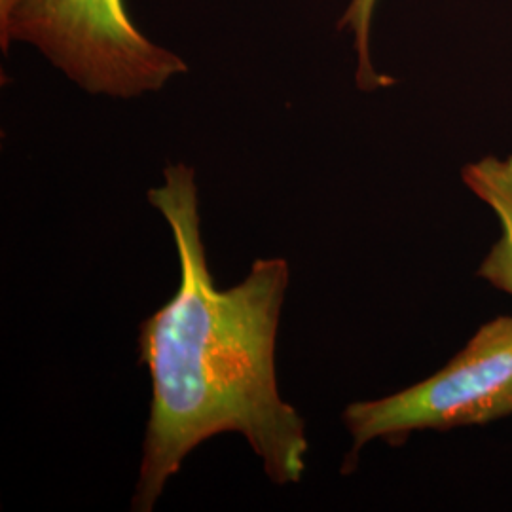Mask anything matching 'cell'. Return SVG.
Masks as SVG:
<instances>
[{
    "label": "cell",
    "instance_id": "cell-5",
    "mask_svg": "<svg viewBox=\"0 0 512 512\" xmlns=\"http://www.w3.org/2000/svg\"><path fill=\"white\" fill-rule=\"evenodd\" d=\"M376 4L378 0H349L348 8L338 19V29L348 31L353 37V50L357 55L355 82L363 92H376L393 84V80L380 73L372 61L370 37Z\"/></svg>",
    "mask_w": 512,
    "mask_h": 512
},
{
    "label": "cell",
    "instance_id": "cell-4",
    "mask_svg": "<svg viewBox=\"0 0 512 512\" xmlns=\"http://www.w3.org/2000/svg\"><path fill=\"white\" fill-rule=\"evenodd\" d=\"M463 184L492 209L501 234L484 256L478 277L512 296V154L484 156L461 169Z\"/></svg>",
    "mask_w": 512,
    "mask_h": 512
},
{
    "label": "cell",
    "instance_id": "cell-2",
    "mask_svg": "<svg viewBox=\"0 0 512 512\" xmlns=\"http://www.w3.org/2000/svg\"><path fill=\"white\" fill-rule=\"evenodd\" d=\"M33 46L92 95L133 99L188 73L181 55L145 37L122 0H14L0 16V46Z\"/></svg>",
    "mask_w": 512,
    "mask_h": 512
},
{
    "label": "cell",
    "instance_id": "cell-3",
    "mask_svg": "<svg viewBox=\"0 0 512 512\" xmlns=\"http://www.w3.org/2000/svg\"><path fill=\"white\" fill-rule=\"evenodd\" d=\"M512 416V315L484 323L437 374L342 414L353 439L348 461L370 440L401 446L416 431H452Z\"/></svg>",
    "mask_w": 512,
    "mask_h": 512
},
{
    "label": "cell",
    "instance_id": "cell-1",
    "mask_svg": "<svg viewBox=\"0 0 512 512\" xmlns=\"http://www.w3.org/2000/svg\"><path fill=\"white\" fill-rule=\"evenodd\" d=\"M148 202L171 228L181 285L141 325L152 403L131 511H152L184 458L220 433H241L275 484H298L306 471V427L281 399L275 378L287 260H256L239 285L220 291L202 241L194 169L167 165L164 184L148 190Z\"/></svg>",
    "mask_w": 512,
    "mask_h": 512
},
{
    "label": "cell",
    "instance_id": "cell-6",
    "mask_svg": "<svg viewBox=\"0 0 512 512\" xmlns=\"http://www.w3.org/2000/svg\"><path fill=\"white\" fill-rule=\"evenodd\" d=\"M12 2H14V0H0V16L8 12V8L12 6Z\"/></svg>",
    "mask_w": 512,
    "mask_h": 512
}]
</instances>
